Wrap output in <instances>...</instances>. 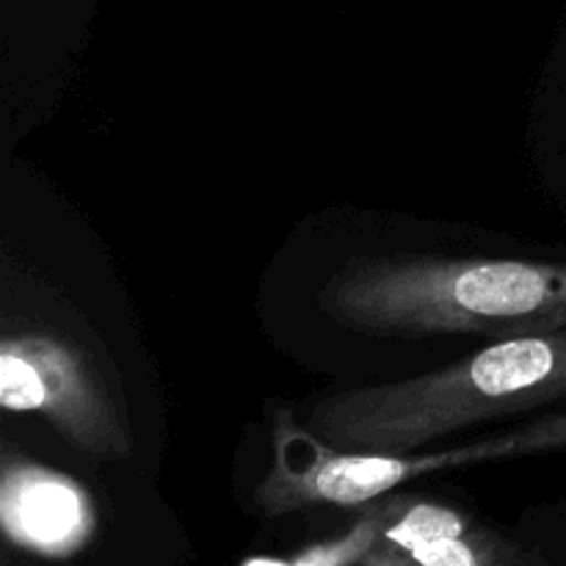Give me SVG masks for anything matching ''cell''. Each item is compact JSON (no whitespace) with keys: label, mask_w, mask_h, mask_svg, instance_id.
I'll return each mask as SVG.
<instances>
[{"label":"cell","mask_w":566,"mask_h":566,"mask_svg":"<svg viewBox=\"0 0 566 566\" xmlns=\"http://www.w3.org/2000/svg\"><path fill=\"white\" fill-rule=\"evenodd\" d=\"M365 335L520 337L566 329V265L486 258H365L318 293Z\"/></svg>","instance_id":"6da1fadb"},{"label":"cell","mask_w":566,"mask_h":566,"mask_svg":"<svg viewBox=\"0 0 566 566\" xmlns=\"http://www.w3.org/2000/svg\"><path fill=\"white\" fill-rule=\"evenodd\" d=\"M566 396V329L506 337L431 374L335 392L310 431L340 451L412 453L437 437Z\"/></svg>","instance_id":"7a4b0ae2"},{"label":"cell","mask_w":566,"mask_h":566,"mask_svg":"<svg viewBox=\"0 0 566 566\" xmlns=\"http://www.w3.org/2000/svg\"><path fill=\"white\" fill-rule=\"evenodd\" d=\"M564 446L566 415L434 453L340 451L318 440L313 431H302L291 418L282 415L276 420L274 437L276 462L254 492V503L269 517L307 506H359L437 470L556 451Z\"/></svg>","instance_id":"3957f363"},{"label":"cell","mask_w":566,"mask_h":566,"mask_svg":"<svg viewBox=\"0 0 566 566\" xmlns=\"http://www.w3.org/2000/svg\"><path fill=\"white\" fill-rule=\"evenodd\" d=\"M0 403L33 412L66 442L97 459L130 453L125 418L105 392L86 354L72 343L36 332L6 335L0 343Z\"/></svg>","instance_id":"277c9868"},{"label":"cell","mask_w":566,"mask_h":566,"mask_svg":"<svg viewBox=\"0 0 566 566\" xmlns=\"http://www.w3.org/2000/svg\"><path fill=\"white\" fill-rule=\"evenodd\" d=\"M0 520L17 547L61 558L88 542L94 506L72 475L6 451L0 468Z\"/></svg>","instance_id":"5b68a950"},{"label":"cell","mask_w":566,"mask_h":566,"mask_svg":"<svg viewBox=\"0 0 566 566\" xmlns=\"http://www.w3.org/2000/svg\"><path fill=\"white\" fill-rule=\"evenodd\" d=\"M409 556L420 566H542L539 556L475 525L462 536L423 542Z\"/></svg>","instance_id":"8992f818"},{"label":"cell","mask_w":566,"mask_h":566,"mask_svg":"<svg viewBox=\"0 0 566 566\" xmlns=\"http://www.w3.org/2000/svg\"><path fill=\"white\" fill-rule=\"evenodd\" d=\"M403 501H387L385 506H376L337 539L324 542V545H313L304 553L293 558L291 566H354L363 562L381 539H385L387 525L398 514Z\"/></svg>","instance_id":"52a82bcc"},{"label":"cell","mask_w":566,"mask_h":566,"mask_svg":"<svg viewBox=\"0 0 566 566\" xmlns=\"http://www.w3.org/2000/svg\"><path fill=\"white\" fill-rule=\"evenodd\" d=\"M473 528L464 514L453 512L448 506H434V503H409L403 501L392 523L387 525L385 542L401 547V551H412V547L423 545V542L448 539V536H462Z\"/></svg>","instance_id":"ba28073f"},{"label":"cell","mask_w":566,"mask_h":566,"mask_svg":"<svg viewBox=\"0 0 566 566\" xmlns=\"http://www.w3.org/2000/svg\"><path fill=\"white\" fill-rule=\"evenodd\" d=\"M359 566H420V564L415 562L407 551H401V547H396V545H390V542L381 539L379 545H376L374 551H370L368 556L359 562Z\"/></svg>","instance_id":"9c48e42d"},{"label":"cell","mask_w":566,"mask_h":566,"mask_svg":"<svg viewBox=\"0 0 566 566\" xmlns=\"http://www.w3.org/2000/svg\"><path fill=\"white\" fill-rule=\"evenodd\" d=\"M243 566H291V562H280V558H252Z\"/></svg>","instance_id":"30bf717a"},{"label":"cell","mask_w":566,"mask_h":566,"mask_svg":"<svg viewBox=\"0 0 566 566\" xmlns=\"http://www.w3.org/2000/svg\"><path fill=\"white\" fill-rule=\"evenodd\" d=\"M542 566H551V564H545V562H542Z\"/></svg>","instance_id":"8fae6325"}]
</instances>
